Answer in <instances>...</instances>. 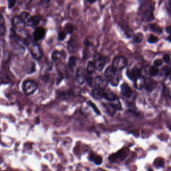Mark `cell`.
I'll return each instance as SVG.
<instances>
[{"label": "cell", "mask_w": 171, "mask_h": 171, "mask_svg": "<svg viewBox=\"0 0 171 171\" xmlns=\"http://www.w3.org/2000/svg\"><path fill=\"white\" fill-rule=\"evenodd\" d=\"M25 45L27 46L32 56L35 59L39 60L42 57V53L40 47L35 43L33 42L30 38H27L24 41Z\"/></svg>", "instance_id": "1"}, {"label": "cell", "mask_w": 171, "mask_h": 171, "mask_svg": "<svg viewBox=\"0 0 171 171\" xmlns=\"http://www.w3.org/2000/svg\"><path fill=\"white\" fill-rule=\"evenodd\" d=\"M105 76L107 81L109 82L113 86H116L119 83V77L117 70L113 66L107 68L105 72Z\"/></svg>", "instance_id": "2"}, {"label": "cell", "mask_w": 171, "mask_h": 171, "mask_svg": "<svg viewBox=\"0 0 171 171\" xmlns=\"http://www.w3.org/2000/svg\"><path fill=\"white\" fill-rule=\"evenodd\" d=\"M20 18L24 22L25 25L29 27H36L41 21V18L38 16H32L29 13L23 12L21 13Z\"/></svg>", "instance_id": "3"}, {"label": "cell", "mask_w": 171, "mask_h": 171, "mask_svg": "<svg viewBox=\"0 0 171 171\" xmlns=\"http://www.w3.org/2000/svg\"><path fill=\"white\" fill-rule=\"evenodd\" d=\"M38 85L34 81L32 80H26L22 84V89L26 95H31L34 93L37 90Z\"/></svg>", "instance_id": "4"}, {"label": "cell", "mask_w": 171, "mask_h": 171, "mask_svg": "<svg viewBox=\"0 0 171 171\" xmlns=\"http://www.w3.org/2000/svg\"><path fill=\"white\" fill-rule=\"evenodd\" d=\"M127 60L123 56H117L114 59L113 62V67L117 71L123 69L127 65Z\"/></svg>", "instance_id": "5"}, {"label": "cell", "mask_w": 171, "mask_h": 171, "mask_svg": "<svg viewBox=\"0 0 171 171\" xmlns=\"http://www.w3.org/2000/svg\"><path fill=\"white\" fill-rule=\"evenodd\" d=\"M10 41L11 44L14 45V48L16 49L23 50L24 48L22 47L21 44V40L19 36L17 34L15 31L13 29H11L10 31Z\"/></svg>", "instance_id": "6"}, {"label": "cell", "mask_w": 171, "mask_h": 171, "mask_svg": "<svg viewBox=\"0 0 171 171\" xmlns=\"http://www.w3.org/2000/svg\"><path fill=\"white\" fill-rule=\"evenodd\" d=\"M93 62L96 69L99 71H102L105 66V58L100 54H96L94 57Z\"/></svg>", "instance_id": "7"}, {"label": "cell", "mask_w": 171, "mask_h": 171, "mask_svg": "<svg viewBox=\"0 0 171 171\" xmlns=\"http://www.w3.org/2000/svg\"><path fill=\"white\" fill-rule=\"evenodd\" d=\"M12 24L14 29L18 32H22L25 28V24L20 17L14 16L12 19Z\"/></svg>", "instance_id": "8"}, {"label": "cell", "mask_w": 171, "mask_h": 171, "mask_svg": "<svg viewBox=\"0 0 171 171\" xmlns=\"http://www.w3.org/2000/svg\"><path fill=\"white\" fill-rule=\"evenodd\" d=\"M86 73L87 71L83 68L80 67L77 69L76 72L77 81L80 85H83L86 80Z\"/></svg>", "instance_id": "9"}, {"label": "cell", "mask_w": 171, "mask_h": 171, "mask_svg": "<svg viewBox=\"0 0 171 171\" xmlns=\"http://www.w3.org/2000/svg\"><path fill=\"white\" fill-rule=\"evenodd\" d=\"M46 30L44 28L42 27H37L33 33L34 39L36 41H39L44 38Z\"/></svg>", "instance_id": "10"}, {"label": "cell", "mask_w": 171, "mask_h": 171, "mask_svg": "<svg viewBox=\"0 0 171 171\" xmlns=\"http://www.w3.org/2000/svg\"><path fill=\"white\" fill-rule=\"evenodd\" d=\"M94 85H95V88L100 89L101 90H105L106 85H107V82L102 77H96L94 80Z\"/></svg>", "instance_id": "11"}, {"label": "cell", "mask_w": 171, "mask_h": 171, "mask_svg": "<svg viewBox=\"0 0 171 171\" xmlns=\"http://www.w3.org/2000/svg\"><path fill=\"white\" fill-rule=\"evenodd\" d=\"M127 75L130 79L135 81L136 78L141 76V70L137 68H133L131 70H127Z\"/></svg>", "instance_id": "12"}, {"label": "cell", "mask_w": 171, "mask_h": 171, "mask_svg": "<svg viewBox=\"0 0 171 171\" xmlns=\"http://www.w3.org/2000/svg\"><path fill=\"white\" fill-rule=\"evenodd\" d=\"M121 93L125 97L130 98L132 95V91L127 84L124 83L121 86Z\"/></svg>", "instance_id": "13"}, {"label": "cell", "mask_w": 171, "mask_h": 171, "mask_svg": "<svg viewBox=\"0 0 171 171\" xmlns=\"http://www.w3.org/2000/svg\"><path fill=\"white\" fill-rule=\"evenodd\" d=\"M157 83L153 80L149 79L145 83V89L148 92H152L157 87Z\"/></svg>", "instance_id": "14"}, {"label": "cell", "mask_w": 171, "mask_h": 171, "mask_svg": "<svg viewBox=\"0 0 171 171\" xmlns=\"http://www.w3.org/2000/svg\"><path fill=\"white\" fill-rule=\"evenodd\" d=\"M146 80L144 77L140 76L135 80V86L138 89H142L145 85Z\"/></svg>", "instance_id": "15"}, {"label": "cell", "mask_w": 171, "mask_h": 171, "mask_svg": "<svg viewBox=\"0 0 171 171\" xmlns=\"http://www.w3.org/2000/svg\"><path fill=\"white\" fill-rule=\"evenodd\" d=\"M103 97L105 98L108 101L111 102L118 99L117 97L113 92L108 90H104Z\"/></svg>", "instance_id": "16"}, {"label": "cell", "mask_w": 171, "mask_h": 171, "mask_svg": "<svg viewBox=\"0 0 171 171\" xmlns=\"http://www.w3.org/2000/svg\"><path fill=\"white\" fill-rule=\"evenodd\" d=\"M154 19V16L153 15V12L152 9H149L143 15V19L144 21L146 22H150L153 21Z\"/></svg>", "instance_id": "17"}, {"label": "cell", "mask_w": 171, "mask_h": 171, "mask_svg": "<svg viewBox=\"0 0 171 171\" xmlns=\"http://www.w3.org/2000/svg\"><path fill=\"white\" fill-rule=\"evenodd\" d=\"M104 91V90H101L100 89L95 88L92 90V96L96 99H101L103 97Z\"/></svg>", "instance_id": "18"}, {"label": "cell", "mask_w": 171, "mask_h": 171, "mask_svg": "<svg viewBox=\"0 0 171 171\" xmlns=\"http://www.w3.org/2000/svg\"><path fill=\"white\" fill-rule=\"evenodd\" d=\"M74 26L71 23H67L64 26V31L67 34H71L74 32Z\"/></svg>", "instance_id": "19"}, {"label": "cell", "mask_w": 171, "mask_h": 171, "mask_svg": "<svg viewBox=\"0 0 171 171\" xmlns=\"http://www.w3.org/2000/svg\"><path fill=\"white\" fill-rule=\"evenodd\" d=\"M68 49L69 52L71 53L76 52L77 50V45L74 40H71L69 41L68 43Z\"/></svg>", "instance_id": "20"}, {"label": "cell", "mask_w": 171, "mask_h": 171, "mask_svg": "<svg viewBox=\"0 0 171 171\" xmlns=\"http://www.w3.org/2000/svg\"><path fill=\"white\" fill-rule=\"evenodd\" d=\"M96 70V68L95 66L94 62L90 61L87 65V73L89 74H92Z\"/></svg>", "instance_id": "21"}, {"label": "cell", "mask_w": 171, "mask_h": 171, "mask_svg": "<svg viewBox=\"0 0 171 171\" xmlns=\"http://www.w3.org/2000/svg\"><path fill=\"white\" fill-rule=\"evenodd\" d=\"M76 60H77L76 58L75 57H72L70 58V59H69L68 62V66L69 68L71 70H73L75 68L76 66Z\"/></svg>", "instance_id": "22"}, {"label": "cell", "mask_w": 171, "mask_h": 171, "mask_svg": "<svg viewBox=\"0 0 171 171\" xmlns=\"http://www.w3.org/2000/svg\"><path fill=\"white\" fill-rule=\"evenodd\" d=\"M62 57V53L59 51H55L52 54V59L54 61H57L61 59Z\"/></svg>", "instance_id": "23"}, {"label": "cell", "mask_w": 171, "mask_h": 171, "mask_svg": "<svg viewBox=\"0 0 171 171\" xmlns=\"http://www.w3.org/2000/svg\"><path fill=\"white\" fill-rule=\"evenodd\" d=\"M151 30L154 33H157V34H160L162 33L161 28L159 26H158L156 24H152L150 25Z\"/></svg>", "instance_id": "24"}, {"label": "cell", "mask_w": 171, "mask_h": 171, "mask_svg": "<svg viewBox=\"0 0 171 171\" xmlns=\"http://www.w3.org/2000/svg\"><path fill=\"white\" fill-rule=\"evenodd\" d=\"M143 39V35L140 33L136 34L133 37V40L134 42L138 43L141 42L142 41Z\"/></svg>", "instance_id": "25"}, {"label": "cell", "mask_w": 171, "mask_h": 171, "mask_svg": "<svg viewBox=\"0 0 171 171\" xmlns=\"http://www.w3.org/2000/svg\"><path fill=\"white\" fill-rule=\"evenodd\" d=\"M67 37V33L64 31H61L58 34V39L59 41H63Z\"/></svg>", "instance_id": "26"}, {"label": "cell", "mask_w": 171, "mask_h": 171, "mask_svg": "<svg viewBox=\"0 0 171 171\" xmlns=\"http://www.w3.org/2000/svg\"><path fill=\"white\" fill-rule=\"evenodd\" d=\"M158 41V38L153 35H151L148 38V42L151 44L156 43H157Z\"/></svg>", "instance_id": "27"}, {"label": "cell", "mask_w": 171, "mask_h": 171, "mask_svg": "<svg viewBox=\"0 0 171 171\" xmlns=\"http://www.w3.org/2000/svg\"><path fill=\"white\" fill-rule=\"evenodd\" d=\"M159 73V70L155 66H152L150 69V73L152 76H156Z\"/></svg>", "instance_id": "28"}, {"label": "cell", "mask_w": 171, "mask_h": 171, "mask_svg": "<svg viewBox=\"0 0 171 171\" xmlns=\"http://www.w3.org/2000/svg\"><path fill=\"white\" fill-rule=\"evenodd\" d=\"M93 161L94 162L95 164L98 165H100L101 164L102 162H103L102 158L100 156H95L94 158Z\"/></svg>", "instance_id": "29"}, {"label": "cell", "mask_w": 171, "mask_h": 171, "mask_svg": "<svg viewBox=\"0 0 171 171\" xmlns=\"http://www.w3.org/2000/svg\"><path fill=\"white\" fill-rule=\"evenodd\" d=\"M163 71L166 75H169L171 73V64L169 65H166L163 69Z\"/></svg>", "instance_id": "30"}, {"label": "cell", "mask_w": 171, "mask_h": 171, "mask_svg": "<svg viewBox=\"0 0 171 171\" xmlns=\"http://www.w3.org/2000/svg\"><path fill=\"white\" fill-rule=\"evenodd\" d=\"M89 105H90V106H91V107H92V108L94 110L95 112L96 113V114H100V111H99L98 109L97 108L96 105H95L94 103H92L91 101H89Z\"/></svg>", "instance_id": "31"}, {"label": "cell", "mask_w": 171, "mask_h": 171, "mask_svg": "<svg viewBox=\"0 0 171 171\" xmlns=\"http://www.w3.org/2000/svg\"><path fill=\"white\" fill-rule=\"evenodd\" d=\"M163 64V61L161 59H157L154 62V65L155 67H159Z\"/></svg>", "instance_id": "32"}, {"label": "cell", "mask_w": 171, "mask_h": 171, "mask_svg": "<svg viewBox=\"0 0 171 171\" xmlns=\"http://www.w3.org/2000/svg\"><path fill=\"white\" fill-rule=\"evenodd\" d=\"M166 9L169 13L171 14V0H168L166 3Z\"/></svg>", "instance_id": "33"}, {"label": "cell", "mask_w": 171, "mask_h": 171, "mask_svg": "<svg viewBox=\"0 0 171 171\" xmlns=\"http://www.w3.org/2000/svg\"><path fill=\"white\" fill-rule=\"evenodd\" d=\"M9 8H12L16 4V0H8Z\"/></svg>", "instance_id": "34"}, {"label": "cell", "mask_w": 171, "mask_h": 171, "mask_svg": "<svg viewBox=\"0 0 171 171\" xmlns=\"http://www.w3.org/2000/svg\"><path fill=\"white\" fill-rule=\"evenodd\" d=\"M5 21L3 15L0 13V27H5Z\"/></svg>", "instance_id": "35"}, {"label": "cell", "mask_w": 171, "mask_h": 171, "mask_svg": "<svg viewBox=\"0 0 171 171\" xmlns=\"http://www.w3.org/2000/svg\"><path fill=\"white\" fill-rule=\"evenodd\" d=\"M163 60L165 62H169L170 60V57L168 54H165L163 57Z\"/></svg>", "instance_id": "36"}, {"label": "cell", "mask_w": 171, "mask_h": 171, "mask_svg": "<svg viewBox=\"0 0 171 171\" xmlns=\"http://www.w3.org/2000/svg\"><path fill=\"white\" fill-rule=\"evenodd\" d=\"M166 32L167 33L171 34V26H169L166 27Z\"/></svg>", "instance_id": "37"}, {"label": "cell", "mask_w": 171, "mask_h": 171, "mask_svg": "<svg viewBox=\"0 0 171 171\" xmlns=\"http://www.w3.org/2000/svg\"><path fill=\"white\" fill-rule=\"evenodd\" d=\"M97 0H87V1L88 2V3H90L91 4H94L95 3Z\"/></svg>", "instance_id": "38"}, {"label": "cell", "mask_w": 171, "mask_h": 171, "mask_svg": "<svg viewBox=\"0 0 171 171\" xmlns=\"http://www.w3.org/2000/svg\"><path fill=\"white\" fill-rule=\"evenodd\" d=\"M168 40L170 42H171V34H170L169 37H168Z\"/></svg>", "instance_id": "39"}, {"label": "cell", "mask_w": 171, "mask_h": 171, "mask_svg": "<svg viewBox=\"0 0 171 171\" xmlns=\"http://www.w3.org/2000/svg\"><path fill=\"white\" fill-rule=\"evenodd\" d=\"M46 1L47 2V4H49L50 3V2H51V0H46Z\"/></svg>", "instance_id": "40"}, {"label": "cell", "mask_w": 171, "mask_h": 171, "mask_svg": "<svg viewBox=\"0 0 171 171\" xmlns=\"http://www.w3.org/2000/svg\"><path fill=\"white\" fill-rule=\"evenodd\" d=\"M148 171H153V170H152V169H149V170H148Z\"/></svg>", "instance_id": "41"}]
</instances>
